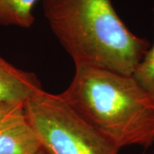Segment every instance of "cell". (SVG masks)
<instances>
[{
    "label": "cell",
    "instance_id": "ba28073f",
    "mask_svg": "<svg viewBox=\"0 0 154 154\" xmlns=\"http://www.w3.org/2000/svg\"><path fill=\"white\" fill-rule=\"evenodd\" d=\"M37 154H48V153H47V152H46L45 151L44 149L41 148L40 150H39V151H38V153H37Z\"/></svg>",
    "mask_w": 154,
    "mask_h": 154
},
{
    "label": "cell",
    "instance_id": "277c9868",
    "mask_svg": "<svg viewBox=\"0 0 154 154\" xmlns=\"http://www.w3.org/2000/svg\"><path fill=\"white\" fill-rule=\"evenodd\" d=\"M42 144L28 119L25 103L0 105V154H37Z\"/></svg>",
    "mask_w": 154,
    "mask_h": 154
},
{
    "label": "cell",
    "instance_id": "52a82bcc",
    "mask_svg": "<svg viewBox=\"0 0 154 154\" xmlns=\"http://www.w3.org/2000/svg\"><path fill=\"white\" fill-rule=\"evenodd\" d=\"M133 77L154 100V43L139 63Z\"/></svg>",
    "mask_w": 154,
    "mask_h": 154
},
{
    "label": "cell",
    "instance_id": "9c48e42d",
    "mask_svg": "<svg viewBox=\"0 0 154 154\" xmlns=\"http://www.w3.org/2000/svg\"><path fill=\"white\" fill-rule=\"evenodd\" d=\"M153 154H154V153H153Z\"/></svg>",
    "mask_w": 154,
    "mask_h": 154
},
{
    "label": "cell",
    "instance_id": "5b68a950",
    "mask_svg": "<svg viewBox=\"0 0 154 154\" xmlns=\"http://www.w3.org/2000/svg\"><path fill=\"white\" fill-rule=\"evenodd\" d=\"M42 90L35 74L18 69L0 55V105L26 103Z\"/></svg>",
    "mask_w": 154,
    "mask_h": 154
},
{
    "label": "cell",
    "instance_id": "8992f818",
    "mask_svg": "<svg viewBox=\"0 0 154 154\" xmlns=\"http://www.w3.org/2000/svg\"><path fill=\"white\" fill-rule=\"evenodd\" d=\"M38 0H0V25L30 28L34 23L33 8Z\"/></svg>",
    "mask_w": 154,
    "mask_h": 154
},
{
    "label": "cell",
    "instance_id": "7a4b0ae2",
    "mask_svg": "<svg viewBox=\"0 0 154 154\" xmlns=\"http://www.w3.org/2000/svg\"><path fill=\"white\" fill-rule=\"evenodd\" d=\"M59 95L118 147L153 145L154 100L133 75L79 64Z\"/></svg>",
    "mask_w": 154,
    "mask_h": 154
},
{
    "label": "cell",
    "instance_id": "3957f363",
    "mask_svg": "<svg viewBox=\"0 0 154 154\" xmlns=\"http://www.w3.org/2000/svg\"><path fill=\"white\" fill-rule=\"evenodd\" d=\"M25 110L48 154H117L121 149L84 121L59 94L42 90L25 103Z\"/></svg>",
    "mask_w": 154,
    "mask_h": 154
},
{
    "label": "cell",
    "instance_id": "6da1fadb",
    "mask_svg": "<svg viewBox=\"0 0 154 154\" xmlns=\"http://www.w3.org/2000/svg\"><path fill=\"white\" fill-rule=\"evenodd\" d=\"M41 5L75 65L133 75L151 46L128 28L110 0H41Z\"/></svg>",
    "mask_w": 154,
    "mask_h": 154
}]
</instances>
